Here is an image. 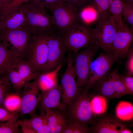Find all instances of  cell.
I'll list each match as a JSON object with an SVG mask.
<instances>
[{
	"label": "cell",
	"mask_w": 133,
	"mask_h": 133,
	"mask_svg": "<svg viewBox=\"0 0 133 133\" xmlns=\"http://www.w3.org/2000/svg\"><path fill=\"white\" fill-rule=\"evenodd\" d=\"M25 16L24 27L27 28L33 35L49 34L56 32L51 16L46 8L36 0H29L20 7Z\"/></svg>",
	"instance_id": "6da1fadb"
},
{
	"label": "cell",
	"mask_w": 133,
	"mask_h": 133,
	"mask_svg": "<svg viewBox=\"0 0 133 133\" xmlns=\"http://www.w3.org/2000/svg\"><path fill=\"white\" fill-rule=\"evenodd\" d=\"M85 90L68 106L65 114L69 122H75L82 126L88 127L96 121V115L92 110L90 101L92 96Z\"/></svg>",
	"instance_id": "7a4b0ae2"
},
{
	"label": "cell",
	"mask_w": 133,
	"mask_h": 133,
	"mask_svg": "<svg viewBox=\"0 0 133 133\" xmlns=\"http://www.w3.org/2000/svg\"><path fill=\"white\" fill-rule=\"evenodd\" d=\"M62 35L67 51L74 54L82 48L94 45L91 30L79 21Z\"/></svg>",
	"instance_id": "3957f363"
},
{
	"label": "cell",
	"mask_w": 133,
	"mask_h": 133,
	"mask_svg": "<svg viewBox=\"0 0 133 133\" xmlns=\"http://www.w3.org/2000/svg\"><path fill=\"white\" fill-rule=\"evenodd\" d=\"M117 28L111 14L101 17L94 29L91 30L94 45L110 53Z\"/></svg>",
	"instance_id": "277c9868"
},
{
	"label": "cell",
	"mask_w": 133,
	"mask_h": 133,
	"mask_svg": "<svg viewBox=\"0 0 133 133\" xmlns=\"http://www.w3.org/2000/svg\"><path fill=\"white\" fill-rule=\"evenodd\" d=\"M48 53L47 62L41 74L52 71L62 65L67 51L62 34L56 32L48 34L47 38Z\"/></svg>",
	"instance_id": "5b68a950"
},
{
	"label": "cell",
	"mask_w": 133,
	"mask_h": 133,
	"mask_svg": "<svg viewBox=\"0 0 133 133\" xmlns=\"http://www.w3.org/2000/svg\"><path fill=\"white\" fill-rule=\"evenodd\" d=\"M67 67L60 77L61 102L66 109L80 94L82 88L77 84L74 67V59L71 53L67 52Z\"/></svg>",
	"instance_id": "8992f818"
},
{
	"label": "cell",
	"mask_w": 133,
	"mask_h": 133,
	"mask_svg": "<svg viewBox=\"0 0 133 133\" xmlns=\"http://www.w3.org/2000/svg\"><path fill=\"white\" fill-rule=\"evenodd\" d=\"M48 35H33L26 53L29 55L28 61L35 70L41 74L47 61Z\"/></svg>",
	"instance_id": "52a82bcc"
},
{
	"label": "cell",
	"mask_w": 133,
	"mask_h": 133,
	"mask_svg": "<svg viewBox=\"0 0 133 133\" xmlns=\"http://www.w3.org/2000/svg\"><path fill=\"white\" fill-rule=\"evenodd\" d=\"M49 9L51 12L52 23L56 31L62 34L79 21L78 11L63 2Z\"/></svg>",
	"instance_id": "ba28073f"
},
{
	"label": "cell",
	"mask_w": 133,
	"mask_h": 133,
	"mask_svg": "<svg viewBox=\"0 0 133 133\" xmlns=\"http://www.w3.org/2000/svg\"><path fill=\"white\" fill-rule=\"evenodd\" d=\"M99 47L92 45L83 50L74 54V67L76 78V83L82 88L85 86L89 78L90 67Z\"/></svg>",
	"instance_id": "9c48e42d"
},
{
	"label": "cell",
	"mask_w": 133,
	"mask_h": 133,
	"mask_svg": "<svg viewBox=\"0 0 133 133\" xmlns=\"http://www.w3.org/2000/svg\"><path fill=\"white\" fill-rule=\"evenodd\" d=\"M6 72L10 82L17 92L21 91L26 83L37 79L41 74L35 70L28 61L23 59Z\"/></svg>",
	"instance_id": "30bf717a"
},
{
	"label": "cell",
	"mask_w": 133,
	"mask_h": 133,
	"mask_svg": "<svg viewBox=\"0 0 133 133\" xmlns=\"http://www.w3.org/2000/svg\"><path fill=\"white\" fill-rule=\"evenodd\" d=\"M117 60L112 54L102 52L94 60H92L90 65L89 80L84 90L88 91L96 83L104 79Z\"/></svg>",
	"instance_id": "8fae6325"
},
{
	"label": "cell",
	"mask_w": 133,
	"mask_h": 133,
	"mask_svg": "<svg viewBox=\"0 0 133 133\" xmlns=\"http://www.w3.org/2000/svg\"><path fill=\"white\" fill-rule=\"evenodd\" d=\"M117 67L109 73L103 80L97 83L101 95L110 98H119L128 94L118 74Z\"/></svg>",
	"instance_id": "7c38bea8"
},
{
	"label": "cell",
	"mask_w": 133,
	"mask_h": 133,
	"mask_svg": "<svg viewBox=\"0 0 133 133\" xmlns=\"http://www.w3.org/2000/svg\"><path fill=\"white\" fill-rule=\"evenodd\" d=\"M37 79L26 83L22 88L20 108L22 115H29L31 117L38 107L41 94Z\"/></svg>",
	"instance_id": "4fadbf2b"
},
{
	"label": "cell",
	"mask_w": 133,
	"mask_h": 133,
	"mask_svg": "<svg viewBox=\"0 0 133 133\" xmlns=\"http://www.w3.org/2000/svg\"><path fill=\"white\" fill-rule=\"evenodd\" d=\"M0 38L9 42L14 51L23 55H25L33 35L26 28L22 27L13 29L0 30Z\"/></svg>",
	"instance_id": "5bb4252c"
},
{
	"label": "cell",
	"mask_w": 133,
	"mask_h": 133,
	"mask_svg": "<svg viewBox=\"0 0 133 133\" xmlns=\"http://www.w3.org/2000/svg\"><path fill=\"white\" fill-rule=\"evenodd\" d=\"M133 38L132 31L123 23L121 27L117 29L110 53L115 56L117 60L127 57L131 49L130 46Z\"/></svg>",
	"instance_id": "9a60e30c"
},
{
	"label": "cell",
	"mask_w": 133,
	"mask_h": 133,
	"mask_svg": "<svg viewBox=\"0 0 133 133\" xmlns=\"http://www.w3.org/2000/svg\"><path fill=\"white\" fill-rule=\"evenodd\" d=\"M41 97L38 107L40 114L45 113L49 109H57L65 112L66 108L61 102V87L57 84L53 88L41 92Z\"/></svg>",
	"instance_id": "2e32d148"
},
{
	"label": "cell",
	"mask_w": 133,
	"mask_h": 133,
	"mask_svg": "<svg viewBox=\"0 0 133 133\" xmlns=\"http://www.w3.org/2000/svg\"><path fill=\"white\" fill-rule=\"evenodd\" d=\"M127 127L123 121L117 117L107 115L96 122L92 129V133H120Z\"/></svg>",
	"instance_id": "e0dca14e"
},
{
	"label": "cell",
	"mask_w": 133,
	"mask_h": 133,
	"mask_svg": "<svg viewBox=\"0 0 133 133\" xmlns=\"http://www.w3.org/2000/svg\"><path fill=\"white\" fill-rule=\"evenodd\" d=\"M0 42V75L11 69L23 59V55L8 48L6 42Z\"/></svg>",
	"instance_id": "ac0fdd59"
},
{
	"label": "cell",
	"mask_w": 133,
	"mask_h": 133,
	"mask_svg": "<svg viewBox=\"0 0 133 133\" xmlns=\"http://www.w3.org/2000/svg\"><path fill=\"white\" fill-rule=\"evenodd\" d=\"M64 112L49 109L45 111L50 133H62L69 122Z\"/></svg>",
	"instance_id": "d6986e66"
},
{
	"label": "cell",
	"mask_w": 133,
	"mask_h": 133,
	"mask_svg": "<svg viewBox=\"0 0 133 133\" xmlns=\"http://www.w3.org/2000/svg\"><path fill=\"white\" fill-rule=\"evenodd\" d=\"M0 30H13L24 27L26 18L22 9L19 7L4 17L1 20Z\"/></svg>",
	"instance_id": "ffe728a7"
},
{
	"label": "cell",
	"mask_w": 133,
	"mask_h": 133,
	"mask_svg": "<svg viewBox=\"0 0 133 133\" xmlns=\"http://www.w3.org/2000/svg\"><path fill=\"white\" fill-rule=\"evenodd\" d=\"M48 120L46 113L40 114L39 116L35 114L30 119H24L19 121L21 130L24 133H36V132Z\"/></svg>",
	"instance_id": "44dd1931"
},
{
	"label": "cell",
	"mask_w": 133,
	"mask_h": 133,
	"mask_svg": "<svg viewBox=\"0 0 133 133\" xmlns=\"http://www.w3.org/2000/svg\"><path fill=\"white\" fill-rule=\"evenodd\" d=\"M62 66L52 71L41 74L37 79L41 92L51 89L58 84L57 74Z\"/></svg>",
	"instance_id": "7402d4cb"
},
{
	"label": "cell",
	"mask_w": 133,
	"mask_h": 133,
	"mask_svg": "<svg viewBox=\"0 0 133 133\" xmlns=\"http://www.w3.org/2000/svg\"><path fill=\"white\" fill-rule=\"evenodd\" d=\"M116 113L117 117L120 120H130L133 118V105L128 102L121 101L116 107Z\"/></svg>",
	"instance_id": "603a6c76"
},
{
	"label": "cell",
	"mask_w": 133,
	"mask_h": 133,
	"mask_svg": "<svg viewBox=\"0 0 133 133\" xmlns=\"http://www.w3.org/2000/svg\"><path fill=\"white\" fill-rule=\"evenodd\" d=\"M99 15L94 7H86L78 12L79 20L82 23L88 26L89 24L96 20Z\"/></svg>",
	"instance_id": "cb8c5ba5"
},
{
	"label": "cell",
	"mask_w": 133,
	"mask_h": 133,
	"mask_svg": "<svg viewBox=\"0 0 133 133\" xmlns=\"http://www.w3.org/2000/svg\"><path fill=\"white\" fill-rule=\"evenodd\" d=\"M123 4L122 0H113L109 6L110 12L117 28L121 27L124 23L122 19Z\"/></svg>",
	"instance_id": "d4e9b609"
},
{
	"label": "cell",
	"mask_w": 133,
	"mask_h": 133,
	"mask_svg": "<svg viewBox=\"0 0 133 133\" xmlns=\"http://www.w3.org/2000/svg\"><path fill=\"white\" fill-rule=\"evenodd\" d=\"M90 105L92 111L96 115H100L106 111L107 103L105 97L98 95L94 97L91 99Z\"/></svg>",
	"instance_id": "484cf974"
},
{
	"label": "cell",
	"mask_w": 133,
	"mask_h": 133,
	"mask_svg": "<svg viewBox=\"0 0 133 133\" xmlns=\"http://www.w3.org/2000/svg\"><path fill=\"white\" fill-rule=\"evenodd\" d=\"M19 125V121L17 120L0 122V133H22Z\"/></svg>",
	"instance_id": "4316f807"
},
{
	"label": "cell",
	"mask_w": 133,
	"mask_h": 133,
	"mask_svg": "<svg viewBox=\"0 0 133 133\" xmlns=\"http://www.w3.org/2000/svg\"><path fill=\"white\" fill-rule=\"evenodd\" d=\"M29 0H12L0 8V19Z\"/></svg>",
	"instance_id": "83f0119b"
},
{
	"label": "cell",
	"mask_w": 133,
	"mask_h": 133,
	"mask_svg": "<svg viewBox=\"0 0 133 133\" xmlns=\"http://www.w3.org/2000/svg\"><path fill=\"white\" fill-rule=\"evenodd\" d=\"M88 127L83 126L75 122H69L62 133H86L89 132Z\"/></svg>",
	"instance_id": "f1b7e54d"
},
{
	"label": "cell",
	"mask_w": 133,
	"mask_h": 133,
	"mask_svg": "<svg viewBox=\"0 0 133 133\" xmlns=\"http://www.w3.org/2000/svg\"><path fill=\"white\" fill-rule=\"evenodd\" d=\"M93 3L94 7L99 15H101V17L107 15L110 12L109 5L107 0H94Z\"/></svg>",
	"instance_id": "f546056e"
},
{
	"label": "cell",
	"mask_w": 133,
	"mask_h": 133,
	"mask_svg": "<svg viewBox=\"0 0 133 133\" xmlns=\"http://www.w3.org/2000/svg\"><path fill=\"white\" fill-rule=\"evenodd\" d=\"M119 77L127 90L128 94L133 95V78L127 72L122 74H119Z\"/></svg>",
	"instance_id": "4dcf8cb0"
},
{
	"label": "cell",
	"mask_w": 133,
	"mask_h": 133,
	"mask_svg": "<svg viewBox=\"0 0 133 133\" xmlns=\"http://www.w3.org/2000/svg\"><path fill=\"white\" fill-rule=\"evenodd\" d=\"M122 16L132 27L133 25V4H125L123 2Z\"/></svg>",
	"instance_id": "1f68e13d"
},
{
	"label": "cell",
	"mask_w": 133,
	"mask_h": 133,
	"mask_svg": "<svg viewBox=\"0 0 133 133\" xmlns=\"http://www.w3.org/2000/svg\"><path fill=\"white\" fill-rule=\"evenodd\" d=\"M18 116L16 113L0 107V122L16 121Z\"/></svg>",
	"instance_id": "d6a6232c"
},
{
	"label": "cell",
	"mask_w": 133,
	"mask_h": 133,
	"mask_svg": "<svg viewBox=\"0 0 133 133\" xmlns=\"http://www.w3.org/2000/svg\"><path fill=\"white\" fill-rule=\"evenodd\" d=\"M9 81L8 77L5 80L0 79V106L3 104L6 96Z\"/></svg>",
	"instance_id": "836d02e7"
},
{
	"label": "cell",
	"mask_w": 133,
	"mask_h": 133,
	"mask_svg": "<svg viewBox=\"0 0 133 133\" xmlns=\"http://www.w3.org/2000/svg\"><path fill=\"white\" fill-rule=\"evenodd\" d=\"M86 0H63V2L78 12Z\"/></svg>",
	"instance_id": "e575fe53"
},
{
	"label": "cell",
	"mask_w": 133,
	"mask_h": 133,
	"mask_svg": "<svg viewBox=\"0 0 133 133\" xmlns=\"http://www.w3.org/2000/svg\"><path fill=\"white\" fill-rule=\"evenodd\" d=\"M128 57L126 64L127 72L129 75L133 76V49L131 48L127 55Z\"/></svg>",
	"instance_id": "d590c367"
},
{
	"label": "cell",
	"mask_w": 133,
	"mask_h": 133,
	"mask_svg": "<svg viewBox=\"0 0 133 133\" xmlns=\"http://www.w3.org/2000/svg\"><path fill=\"white\" fill-rule=\"evenodd\" d=\"M45 8H50L63 2V0H36Z\"/></svg>",
	"instance_id": "8d00e7d4"
},
{
	"label": "cell",
	"mask_w": 133,
	"mask_h": 133,
	"mask_svg": "<svg viewBox=\"0 0 133 133\" xmlns=\"http://www.w3.org/2000/svg\"><path fill=\"white\" fill-rule=\"evenodd\" d=\"M36 133H50L48 128V120L37 130Z\"/></svg>",
	"instance_id": "74e56055"
},
{
	"label": "cell",
	"mask_w": 133,
	"mask_h": 133,
	"mask_svg": "<svg viewBox=\"0 0 133 133\" xmlns=\"http://www.w3.org/2000/svg\"><path fill=\"white\" fill-rule=\"evenodd\" d=\"M132 132L128 128H126L123 129L120 133H132Z\"/></svg>",
	"instance_id": "f35d334b"
},
{
	"label": "cell",
	"mask_w": 133,
	"mask_h": 133,
	"mask_svg": "<svg viewBox=\"0 0 133 133\" xmlns=\"http://www.w3.org/2000/svg\"><path fill=\"white\" fill-rule=\"evenodd\" d=\"M123 2L125 4H133V0H122Z\"/></svg>",
	"instance_id": "ab89813d"
},
{
	"label": "cell",
	"mask_w": 133,
	"mask_h": 133,
	"mask_svg": "<svg viewBox=\"0 0 133 133\" xmlns=\"http://www.w3.org/2000/svg\"><path fill=\"white\" fill-rule=\"evenodd\" d=\"M4 3V5L10 2L12 0H0Z\"/></svg>",
	"instance_id": "60d3db41"
},
{
	"label": "cell",
	"mask_w": 133,
	"mask_h": 133,
	"mask_svg": "<svg viewBox=\"0 0 133 133\" xmlns=\"http://www.w3.org/2000/svg\"><path fill=\"white\" fill-rule=\"evenodd\" d=\"M4 5V3L0 0V8L2 6Z\"/></svg>",
	"instance_id": "b9f144b4"
},
{
	"label": "cell",
	"mask_w": 133,
	"mask_h": 133,
	"mask_svg": "<svg viewBox=\"0 0 133 133\" xmlns=\"http://www.w3.org/2000/svg\"><path fill=\"white\" fill-rule=\"evenodd\" d=\"M109 4L110 5L111 3L113 0H107Z\"/></svg>",
	"instance_id": "7bdbcfd3"
},
{
	"label": "cell",
	"mask_w": 133,
	"mask_h": 133,
	"mask_svg": "<svg viewBox=\"0 0 133 133\" xmlns=\"http://www.w3.org/2000/svg\"><path fill=\"white\" fill-rule=\"evenodd\" d=\"M1 23L0 20V30L1 28Z\"/></svg>",
	"instance_id": "ee69618b"
},
{
	"label": "cell",
	"mask_w": 133,
	"mask_h": 133,
	"mask_svg": "<svg viewBox=\"0 0 133 133\" xmlns=\"http://www.w3.org/2000/svg\"></svg>",
	"instance_id": "f6af8a7d"
}]
</instances>
